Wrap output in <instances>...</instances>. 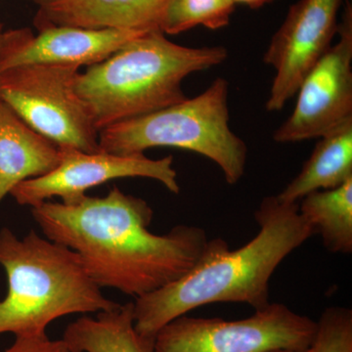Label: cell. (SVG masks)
Segmentation results:
<instances>
[{
  "mask_svg": "<svg viewBox=\"0 0 352 352\" xmlns=\"http://www.w3.org/2000/svg\"><path fill=\"white\" fill-rule=\"evenodd\" d=\"M228 94V82L219 76L194 98L113 124L99 131L101 151L131 156L156 147L188 150L217 164L228 184H237L248 147L229 126Z\"/></svg>",
  "mask_w": 352,
  "mask_h": 352,
  "instance_id": "cell-5",
  "label": "cell"
},
{
  "mask_svg": "<svg viewBox=\"0 0 352 352\" xmlns=\"http://www.w3.org/2000/svg\"><path fill=\"white\" fill-rule=\"evenodd\" d=\"M31 212L45 238L75 252L100 288L135 298L182 278L210 247L198 226L152 233L151 206L117 186L106 196L85 195L75 203L45 201Z\"/></svg>",
  "mask_w": 352,
  "mask_h": 352,
  "instance_id": "cell-1",
  "label": "cell"
},
{
  "mask_svg": "<svg viewBox=\"0 0 352 352\" xmlns=\"http://www.w3.org/2000/svg\"><path fill=\"white\" fill-rule=\"evenodd\" d=\"M307 352H352L351 308L330 307L324 310Z\"/></svg>",
  "mask_w": 352,
  "mask_h": 352,
  "instance_id": "cell-18",
  "label": "cell"
},
{
  "mask_svg": "<svg viewBox=\"0 0 352 352\" xmlns=\"http://www.w3.org/2000/svg\"><path fill=\"white\" fill-rule=\"evenodd\" d=\"M144 32L68 25L46 28L36 36L30 29L2 32L0 72L23 65L94 66Z\"/></svg>",
  "mask_w": 352,
  "mask_h": 352,
  "instance_id": "cell-11",
  "label": "cell"
},
{
  "mask_svg": "<svg viewBox=\"0 0 352 352\" xmlns=\"http://www.w3.org/2000/svg\"><path fill=\"white\" fill-rule=\"evenodd\" d=\"M352 178V122L319 138L300 173L278 198L298 203L321 190L337 188Z\"/></svg>",
  "mask_w": 352,
  "mask_h": 352,
  "instance_id": "cell-15",
  "label": "cell"
},
{
  "mask_svg": "<svg viewBox=\"0 0 352 352\" xmlns=\"http://www.w3.org/2000/svg\"><path fill=\"white\" fill-rule=\"evenodd\" d=\"M344 0H298L273 34L263 63L275 71L266 111L278 112L293 98L338 34V15Z\"/></svg>",
  "mask_w": 352,
  "mask_h": 352,
  "instance_id": "cell-10",
  "label": "cell"
},
{
  "mask_svg": "<svg viewBox=\"0 0 352 352\" xmlns=\"http://www.w3.org/2000/svg\"><path fill=\"white\" fill-rule=\"evenodd\" d=\"M235 8L232 0H170L159 30L173 36L198 25L210 30L222 29L230 23Z\"/></svg>",
  "mask_w": 352,
  "mask_h": 352,
  "instance_id": "cell-17",
  "label": "cell"
},
{
  "mask_svg": "<svg viewBox=\"0 0 352 352\" xmlns=\"http://www.w3.org/2000/svg\"><path fill=\"white\" fill-rule=\"evenodd\" d=\"M38 7L34 25L50 27L115 29L149 32L159 30L170 0H30Z\"/></svg>",
  "mask_w": 352,
  "mask_h": 352,
  "instance_id": "cell-12",
  "label": "cell"
},
{
  "mask_svg": "<svg viewBox=\"0 0 352 352\" xmlns=\"http://www.w3.org/2000/svg\"><path fill=\"white\" fill-rule=\"evenodd\" d=\"M232 1L236 6L243 4V6L250 7L251 9H258L266 6V4L272 3L275 0H232Z\"/></svg>",
  "mask_w": 352,
  "mask_h": 352,
  "instance_id": "cell-20",
  "label": "cell"
},
{
  "mask_svg": "<svg viewBox=\"0 0 352 352\" xmlns=\"http://www.w3.org/2000/svg\"><path fill=\"white\" fill-rule=\"evenodd\" d=\"M254 219L258 233L243 247L230 250L226 241L212 239L189 272L135 298L134 327L139 335L155 340L173 319L210 303H245L254 310L267 307L273 273L315 234L300 214L298 203H287L277 195L263 198Z\"/></svg>",
  "mask_w": 352,
  "mask_h": 352,
  "instance_id": "cell-2",
  "label": "cell"
},
{
  "mask_svg": "<svg viewBox=\"0 0 352 352\" xmlns=\"http://www.w3.org/2000/svg\"><path fill=\"white\" fill-rule=\"evenodd\" d=\"M316 330L310 317L270 302L241 320L182 315L157 333L155 352L307 351Z\"/></svg>",
  "mask_w": 352,
  "mask_h": 352,
  "instance_id": "cell-7",
  "label": "cell"
},
{
  "mask_svg": "<svg viewBox=\"0 0 352 352\" xmlns=\"http://www.w3.org/2000/svg\"><path fill=\"white\" fill-rule=\"evenodd\" d=\"M4 352H69L63 340H52L43 335L16 336L12 346Z\"/></svg>",
  "mask_w": 352,
  "mask_h": 352,
  "instance_id": "cell-19",
  "label": "cell"
},
{
  "mask_svg": "<svg viewBox=\"0 0 352 352\" xmlns=\"http://www.w3.org/2000/svg\"><path fill=\"white\" fill-rule=\"evenodd\" d=\"M61 160L47 175L31 178L14 187L10 195L20 206L34 207L53 197L72 204L87 195V190L103 183L126 177H144L161 182L171 193L179 194L173 156L153 160L143 155L87 153L60 148Z\"/></svg>",
  "mask_w": 352,
  "mask_h": 352,
  "instance_id": "cell-9",
  "label": "cell"
},
{
  "mask_svg": "<svg viewBox=\"0 0 352 352\" xmlns=\"http://www.w3.org/2000/svg\"><path fill=\"white\" fill-rule=\"evenodd\" d=\"M80 68L23 65L0 72V100L60 148L100 152L99 131L76 94Z\"/></svg>",
  "mask_w": 352,
  "mask_h": 352,
  "instance_id": "cell-6",
  "label": "cell"
},
{
  "mask_svg": "<svg viewBox=\"0 0 352 352\" xmlns=\"http://www.w3.org/2000/svg\"><path fill=\"white\" fill-rule=\"evenodd\" d=\"M339 41L298 88L293 113L273 133L275 142L320 138L352 122V6L344 0Z\"/></svg>",
  "mask_w": 352,
  "mask_h": 352,
  "instance_id": "cell-8",
  "label": "cell"
},
{
  "mask_svg": "<svg viewBox=\"0 0 352 352\" xmlns=\"http://www.w3.org/2000/svg\"><path fill=\"white\" fill-rule=\"evenodd\" d=\"M0 265L8 284L0 302V335H43L60 317L120 305L102 294L75 252L34 229L22 239L7 227L0 230Z\"/></svg>",
  "mask_w": 352,
  "mask_h": 352,
  "instance_id": "cell-4",
  "label": "cell"
},
{
  "mask_svg": "<svg viewBox=\"0 0 352 352\" xmlns=\"http://www.w3.org/2000/svg\"><path fill=\"white\" fill-rule=\"evenodd\" d=\"M270 352H307V351H270Z\"/></svg>",
  "mask_w": 352,
  "mask_h": 352,
  "instance_id": "cell-21",
  "label": "cell"
},
{
  "mask_svg": "<svg viewBox=\"0 0 352 352\" xmlns=\"http://www.w3.org/2000/svg\"><path fill=\"white\" fill-rule=\"evenodd\" d=\"M2 27H3V25L0 23V32H2Z\"/></svg>",
  "mask_w": 352,
  "mask_h": 352,
  "instance_id": "cell-22",
  "label": "cell"
},
{
  "mask_svg": "<svg viewBox=\"0 0 352 352\" xmlns=\"http://www.w3.org/2000/svg\"><path fill=\"white\" fill-rule=\"evenodd\" d=\"M61 340L69 352H155V340L134 327L133 302L80 317L67 326Z\"/></svg>",
  "mask_w": 352,
  "mask_h": 352,
  "instance_id": "cell-14",
  "label": "cell"
},
{
  "mask_svg": "<svg viewBox=\"0 0 352 352\" xmlns=\"http://www.w3.org/2000/svg\"><path fill=\"white\" fill-rule=\"evenodd\" d=\"M227 58L224 46L188 47L153 30L78 74L76 94L100 131L185 100L183 80L224 63Z\"/></svg>",
  "mask_w": 352,
  "mask_h": 352,
  "instance_id": "cell-3",
  "label": "cell"
},
{
  "mask_svg": "<svg viewBox=\"0 0 352 352\" xmlns=\"http://www.w3.org/2000/svg\"><path fill=\"white\" fill-rule=\"evenodd\" d=\"M298 210L333 254L352 252V178L335 189L303 197Z\"/></svg>",
  "mask_w": 352,
  "mask_h": 352,
  "instance_id": "cell-16",
  "label": "cell"
},
{
  "mask_svg": "<svg viewBox=\"0 0 352 352\" xmlns=\"http://www.w3.org/2000/svg\"><path fill=\"white\" fill-rule=\"evenodd\" d=\"M0 34H1V32H0Z\"/></svg>",
  "mask_w": 352,
  "mask_h": 352,
  "instance_id": "cell-23",
  "label": "cell"
},
{
  "mask_svg": "<svg viewBox=\"0 0 352 352\" xmlns=\"http://www.w3.org/2000/svg\"><path fill=\"white\" fill-rule=\"evenodd\" d=\"M60 160L59 146L0 100V204L19 183L47 175Z\"/></svg>",
  "mask_w": 352,
  "mask_h": 352,
  "instance_id": "cell-13",
  "label": "cell"
}]
</instances>
